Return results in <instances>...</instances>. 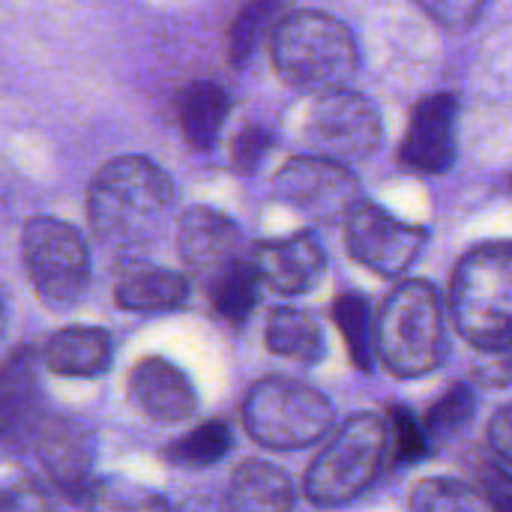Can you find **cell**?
I'll return each mask as SVG.
<instances>
[{"instance_id":"1","label":"cell","mask_w":512,"mask_h":512,"mask_svg":"<svg viewBox=\"0 0 512 512\" xmlns=\"http://www.w3.org/2000/svg\"><path fill=\"white\" fill-rule=\"evenodd\" d=\"M171 201V177L153 159L117 156L90 183L87 219L105 246L135 252L156 237Z\"/></svg>"},{"instance_id":"2","label":"cell","mask_w":512,"mask_h":512,"mask_svg":"<svg viewBox=\"0 0 512 512\" xmlns=\"http://www.w3.org/2000/svg\"><path fill=\"white\" fill-rule=\"evenodd\" d=\"M270 54L276 72L294 87L336 90L357 69V42L351 30L318 9L279 15L270 30Z\"/></svg>"},{"instance_id":"3","label":"cell","mask_w":512,"mask_h":512,"mask_svg":"<svg viewBox=\"0 0 512 512\" xmlns=\"http://www.w3.org/2000/svg\"><path fill=\"white\" fill-rule=\"evenodd\" d=\"M450 309L474 348L512 345V243H483L459 261Z\"/></svg>"},{"instance_id":"4","label":"cell","mask_w":512,"mask_h":512,"mask_svg":"<svg viewBox=\"0 0 512 512\" xmlns=\"http://www.w3.org/2000/svg\"><path fill=\"white\" fill-rule=\"evenodd\" d=\"M390 459L387 420L354 414L321 447L306 471V498L318 507H345L375 486Z\"/></svg>"},{"instance_id":"5","label":"cell","mask_w":512,"mask_h":512,"mask_svg":"<svg viewBox=\"0 0 512 512\" xmlns=\"http://www.w3.org/2000/svg\"><path fill=\"white\" fill-rule=\"evenodd\" d=\"M378 354L399 378H423L444 360V306L429 282L393 288L378 321Z\"/></svg>"},{"instance_id":"6","label":"cell","mask_w":512,"mask_h":512,"mask_svg":"<svg viewBox=\"0 0 512 512\" xmlns=\"http://www.w3.org/2000/svg\"><path fill=\"white\" fill-rule=\"evenodd\" d=\"M246 432L270 450H303L333 429L330 399L294 378H261L243 402Z\"/></svg>"},{"instance_id":"7","label":"cell","mask_w":512,"mask_h":512,"mask_svg":"<svg viewBox=\"0 0 512 512\" xmlns=\"http://www.w3.org/2000/svg\"><path fill=\"white\" fill-rule=\"evenodd\" d=\"M24 267L36 294L63 309L81 300L90 282V255L81 234L51 216H36L21 237Z\"/></svg>"},{"instance_id":"8","label":"cell","mask_w":512,"mask_h":512,"mask_svg":"<svg viewBox=\"0 0 512 512\" xmlns=\"http://www.w3.org/2000/svg\"><path fill=\"white\" fill-rule=\"evenodd\" d=\"M306 141L315 156L348 165L375 153L381 141V117L360 93L345 87L324 90L309 108Z\"/></svg>"},{"instance_id":"9","label":"cell","mask_w":512,"mask_h":512,"mask_svg":"<svg viewBox=\"0 0 512 512\" xmlns=\"http://www.w3.org/2000/svg\"><path fill=\"white\" fill-rule=\"evenodd\" d=\"M345 237L351 255L384 279L402 276L423 249L426 231L390 216L384 207L357 201L345 216Z\"/></svg>"},{"instance_id":"10","label":"cell","mask_w":512,"mask_h":512,"mask_svg":"<svg viewBox=\"0 0 512 512\" xmlns=\"http://www.w3.org/2000/svg\"><path fill=\"white\" fill-rule=\"evenodd\" d=\"M276 195L291 207L309 213L312 219L348 216L357 198V177L333 159L324 156H297L282 165L276 174Z\"/></svg>"},{"instance_id":"11","label":"cell","mask_w":512,"mask_h":512,"mask_svg":"<svg viewBox=\"0 0 512 512\" xmlns=\"http://www.w3.org/2000/svg\"><path fill=\"white\" fill-rule=\"evenodd\" d=\"M27 450L36 453L39 465L45 468L48 480L72 498L90 495L93 483V453H90V438L87 432L66 420V417H51L45 414L42 423L36 426Z\"/></svg>"},{"instance_id":"12","label":"cell","mask_w":512,"mask_h":512,"mask_svg":"<svg viewBox=\"0 0 512 512\" xmlns=\"http://www.w3.org/2000/svg\"><path fill=\"white\" fill-rule=\"evenodd\" d=\"M456 120L459 102L453 93H432L426 96L408 123L399 159L411 171L441 174L456 159Z\"/></svg>"},{"instance_id":"13","label":"cell","mask_w":512,"mask_h":512,"mask_svg":"<svg viewBox=\"0 0 512 512\" xmlns=\"http://www.w3.org/2000/svg\"><path fill=\"white\" fill-rule=\"evenodd\" d=\"M42 417L36 354L30 348H15L0 363V441L9 447H27Z\"/></svg>"},{"instance_id":"14","label":"cell","mask_w":512,"mask_h":512,"mask_svg":"<svg viewBox=\"0 0 512 512\" xmlns=\"http://www.w3.org/2000/svg\"><path fill=\"white\" fill-rule=\"evenodd\" d=\"M177 246L183 261L201 276H213L222 267L243 258V231L225 213L213 207H189L177 225Z\"/></svg>"},{"instance_id":"15","label":"cell","mask_w":512,"mask_h":512,"mask_svg":"<svg viewBox=\"0 0 512 512\" xmlns=\"http://www.w3.org/2000/svg\"><path fill=\"white\" fill-rule=\"evenodd\" d=\"M252 264L264 285L279 294H306L312 291L327 267L324 249L315 234H291L285 240H267L252 249Z\"/></svg>"},{"instance_id":"16","label":"cell","mask_w":512,"mask_h":512,"mask_svg":"<svg viewBox=\"0 0 512 512\" xmlns=\"http://www.w3.org/2000/svg\"><path fill=\"white\" fill-rule=\"evenodd\" d=\"M129 399L132 405L156 423L189 420L198 408L192 381L162 357H144L129 372Z\"/></svg>"},{"instance_id":"17","label":"cell","mask_w":512,"mask_h":512,"mask_svg":"<svg viewBox=\"0 0 512 512\" xmlns=\"http://www.w3.org/2000/svg\"><path fill=\"white\" fill-rule=\"evenodd\" d=\"M189 297V282L165 267L126 264L117 276L114 300L129 312H168L183 306Z\"/></svg>"},{"instance_id":"18","label":"cell","mask_w":512,"mask_h":512,"mask_svg":"<svg viewBox=\"0 0 512 512\" xmlns=\"http://www.w3.org/2000/svg\"><path fill=\"white\" fill-rule=\"evenodd\" d=\"M42 363L54 375L96 378L111 366V336L99 327L57 330L42 351Z\"/></svg>"},{"instance_id":"19","label":"cell","mask_w":512,"mask_h":512,"mask_svg":"<svg viewBox=\"0 0 512 512\" xmlns=\"http://www.w3.org/2000/svg\"><path fill=\"white\" fill-rule=\"evenodd\" d=\"M294 498V483L282 468L249 459L234 471L225 501L231 512H291Z\"/></svg>"},{"instance_id":"20","label":"cell","mask_w":512,"mask_h":512,"mask_svg":"<svg viewBox=\"0 0 512 512\" xmlns=\"http://www.w3.org/2000/svg\"><path fill=\"white\" fill-rule=\"evenodd\" d=\"M231 111L228 93L213 81H195L180 96V126L195 150H210Z\"/></svg>"},{"instance_id":"21","label":"cell","mask_w":512,"mask_h":512,"mask_svg":"<svg viewBox=\"0 0 512 512\" xmlns=\"http://www.w3.org/2000/svg\"><path fill=\"white\" fill-rule=\"evenodd\" d=\"M267 348L279 357L312 366L324 357V330L309 312L282 306L273 309L267 321Z\"/></svg>"},{"instance_id":"22","label":"cell","mask_w":512,"mask_h":512,"mask_svg":"<svg viewBox=\"0 0 512 512\" xmlns=\"http://www.w3.org/2000/svg\"><path fill=\"white\" fill-rule=\"evenodd\" d=\"M210 285V303L216 309V315H222L231 324H243L258 303V288L264 285L252 258H240L228 267H222L219 273H213L207 279Z\"/></svg>"},{"instance_id":"23","label":"cell","mask_w":512,"mask_h":512,"mask_svg":"<svg viewBox=\"0 0 512 512\" xmlns=\"http://www.w3.org/2000/svg\"><path fill=\"white\" fill-rule=\"evenodd\" d=\"M333 321L348 345L351 363L360 372H372L378 360V324L372 318V306L363 294L348 291L333 303Z\"/></svg>"},{"instance_id":"24","label":"cell","mask_w":512,"mask_h":512,"mask_svg":"<svg viewBox=\"0 0 512 512\" xmlns=\"http://www.w3.org/2000/svg\"><path fill=\"white\" fill-rule=\"evenodd\" d=\"M231 444H234L231 426L222 420H210V423L195 426L183 438H177L165 450V459L180 468H207V465L222 462L231 453Z\"/></svg>"},{"instance_id":"25","label":"cell","mask_w":512,"mask_h":512,"mask_svg":"<svg viewBox=\"0 0 512 512\" xmlns=\"http://www.w3.org/2000/svg\"><path fill=\"white\" fill-rule=\"evenodd\" d=\"M276 21H279V0H249L240 9V15L234 18L231 33H228L231 63L243 66L252 57V51L261 42V36L276 27Z\"/></svg>"},{"instance_id":"26","label":"cell","mask_w":512,"mask_h":512,"mask_svg":"<svg viewBox=\"0 0 512 512\" xmlns=\"http://www.w3.org/2000/svg\"><path fill=\"white\" fill-rule=\"evenodd\" d=\"M87 512H171L168 504L150 489L123 477H105L90 489Z\"/></svg>"},{"instance_id":"27","label":"cell","mask_w":512,"mask_h":512,"mask_svg":"<svg viewBox=\"0 0 512 512\" xmlns=\"http://www.w3.org/2000/svg\"><path fill=\"white\" fill-rule=\"evenodd\" d=\"M477 411V396L468 384H456L450 387L426 414L423 426H426V435L435 438V441H450L453 435H459L471 417Z\"/></svg>"},{"instance_id":"28","label":"cell","mask_w":512,"mask_h":512,"mask_svg":"<svg viewBox=\"0 0 512 512\" xmlns=\"http://www.w3.org/2000/svg\"><path fill=\"white\" fill-rule=\"evenodd\" d=\"M474 507H477V489L450 477L420 480L411 492L414 512H474Z\"/></svg>"},{"instance_id":"29","label":"cell","mask_w":512,"mask_h":512,"mask_svg":"<svg viewBox=\"0 0 512 512\" xmlns=\"http://www.w3.org/2000/svg\"><path fill=\"white\" fill-rule=\"evenodd\" d=\"M387 441H390V459L405 465V462H417L429 453V435L426 426L417 423V417L396 405L387 414Z\"/></svg>"},{"instance_id":"30","label":"cell","mask_w":512,"mask_h":512,"mask_svg":"<svg viewBox=\"0 0 512 512\" xmlns=\"http://www.w3.org/2000/svg\"><path fill=\"white\" fill-rule=\"evenodd\" d=\"M471 378L480 387L489 390H504L512 384V345L504 348H477L474 366H471Z\"/></svg>"},{"instance_id":"31","label":"cell","mask_w":512,"mask_h":512,"mask_svg":"<svg viewBox=\"0 0 512 512\" xmlns=\"http://www.w3.org/2000/svg\"><path fill=\"white\" fill-rule=\"evenodd\" d=\"M429 18H435L444 27L462 30L480 21V15L486 12L489 0H414Z\"/></svg>"},{"instance_id":"32","label":"cell","mask_w":512,"mask_h":512,"mask_svg":"<svg viewBox=\"0 0 512 512\" xmlns=\"http://www.w3.org/2000/svg\"><path fill=\"white\" fill-rule=\"evenodd\" d=\"M477 492L492 512H512V474L495 462H480L474 468Z\"/></svg>"},{"instance_id":"33","label":"cell","mask_w":512,"mask_h":512,"mask_svg":"<svg viewBox=\"0 0 512 512\" xmlns=\"http://www.w3.org/2000/svg\"><path fill=\"white\" fill-rule=\"evenodd\" d=\"M0 512H54V507L39 483L15 480L0 486Z\"/></svg>"},{"instance_id":"34","label":"cell","mask_w":512,"mask_h":512,"mask_svg":"<svg viewBox=\"0 0 512 512\" xmlns=\"http://www.w3.org/2000/svg\"><path fill=\"white\" fill-rule=\"evenodd\" d=\"M270 144H273V138H270V132L264 126H246L234 141V153H231L234 168L243 171V174L255 171L258 162L264 159V153L270 150Z\"/></svg>"},{"instance_id":"35","label":"cell","mask_w":512,"mask_h":512,"mask_svg":"<svg viewBox=\"0 0 512 512\" xmlns=\"http://www.w3.org/2000/svg\"><path fill=\"white\" fill-rule=\"evenodd\" d=\"M489 447L501 456L512 462V405H504L492 420H489Z\"/></svg>"},{"instance_id":"36","label":"cell","mask_w":512,"mask_h":512,"mask_svg":"<svg viewBox=\"0 0 512 512\" xmlns=\"http://www.w3.org/2000/svg\"><path fill=\"white\" fill-rule=\"evenodd\" d=\"M177 512H231V507H228V501H222V498H213V495H195V498L183 501Z\"/></svg>"},{"instance_id":"37","label":"cell","mask_w":512,"mask_h":512,"mask_svg":"<svg viewBox=\"0 0 512 512\" xmlns=\"http://www.w3.org/2000/svg\"><path fill=\"white\" fill-rule=\"evenodd\" d=\"M3 330H6V306L0 300V336H3Z\"/></svg>"}]
</instances>
